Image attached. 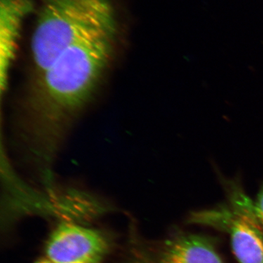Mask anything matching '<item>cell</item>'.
I'll return each mask as SVG.
<instances>
[{
    "label": "cell",
    "mask_w": 263,
    "mask_h": 263,
    "mask_svg": "<svg viewBox=\"0 0 263 263\" xmlns=\"http://www.w3.org/2000/svg\"><path fill=\"white\" fill-rule=\"evenodd\" d=\"M118 24L62 52L37 78V108L56 123L82 107L96 87L113 53Z\"/></svg>",
    "instance_id": "cell-1"
},
{
    "label": "cell",
    "mask_w": 263,
    "mask_h": 263,
    "mask_svg": "<svg viewBox=\"0 0 263 263\" xmlns=\"http://www.w3.org/2000/svg\"><path fill=\"white\" fill-rule=\"evenodd\" d=\"M117 24L110 0H41L31 41L37 78L67 48Z\"/></svg>",
    "instance_id": "cell-2"
},
{
    "label": "cell",
    "mask_w": 263,
    "mask_h": 263,
    "mask_svg": "<svg viewBox=\"0 0 263 263\" xmlns=\"http://www.w3.org/2000/svg\"><path fill=\"white\" fill-rule=\"evenodd\" d=\"M229 202L209 210L194 212L190 222L212 227L230 235L232 248L240 263H263V231L238 177L220 175Z\"/></svg>",
    "instance_id": "cell-3"
},
{
    "label": "cell",
    "mask_w": 263,
    "mask_h": 263,
    "mask_svg": "<svg viewBox=\"0 0 263 263\" xmlns=\"http://www.w3.org/2000/svg\"><path fill=\"white\" fill-rule=\"evenodd\" d=\"M46 252L53 263H101L108 243L98 230L62 223L50 235Z\"/></svg>",
    "instance_id": "cell-4"
},
{
    "label": "cell",
    "mask_w": 263,
    "mask_h": 263,
    "mask_svg": "<svg viewBox=\"0 0 263 263\" xmlns=\"http://www.w3.org/2000/svg\"><path fill=\"white\" fill-rule=\"evenodd\" d=\"M33 0H0L1 84L4 89L24 20L34 10Z\"/></svg>",
    "instance_id": "cell-5"
},
{
    "label": "cell",
    "mask_w": 263,
    "mask_h": 263,
    "mask_svg": "<svg viewBox=\"0 0 263 263\" xmlns=\"http://www.w3.org/2000/svg\"><path fill=\"white\" fill-rule=\"evenodd\" d=\"M158 263H224L214 243L202 235L179 234L167 240Z\"/></svg>",
    "instance_id": "cell-6"
},
{
    "label": "cell",
    "mask_w": 263,
    "mask_h": 263,
    "mask_svg": "<svg viewBox=\"0 0 263 263\" xmlns=\"http://www.w3.org/2000/svg\"><path fill=\"white\" fill-rule=\"evenodd\" d=\"M127 263H155L146 251L139 248L132 250Z\"/></svg>",
    "instance_id": "cell-7"
},
{
    "label": "cell",
    "mask_w": 263,
    "mask_h": 263,
    "mask_svg": "<svg viewBox=\"0 0 263 263\" xmlns=\"http://www.w3.org/2000/svg\"><path fill=\"white\" fill-rule=\"evenodd\" d=\"M254 212L263 231V182L259 188L257 197L253 201Z\"/></svg>",
    "instance_id": "cell-8"
},
{
    "label": "cell",
    "mask_w": 263,
    "mask_h": 263,
    "mask_svg": "<svg viewBox=\"0 0 263 263\" xmlns=\"http://www.w3.org/2000/svg\"><path fill=\"white\" fill-rule=\"evenodd\" d=\"M34 263H53V262H52L51 261L41 260V261H38V262H36Z\"/></svg>",
    "instance_id": "cell-9"
}]
</instances>
